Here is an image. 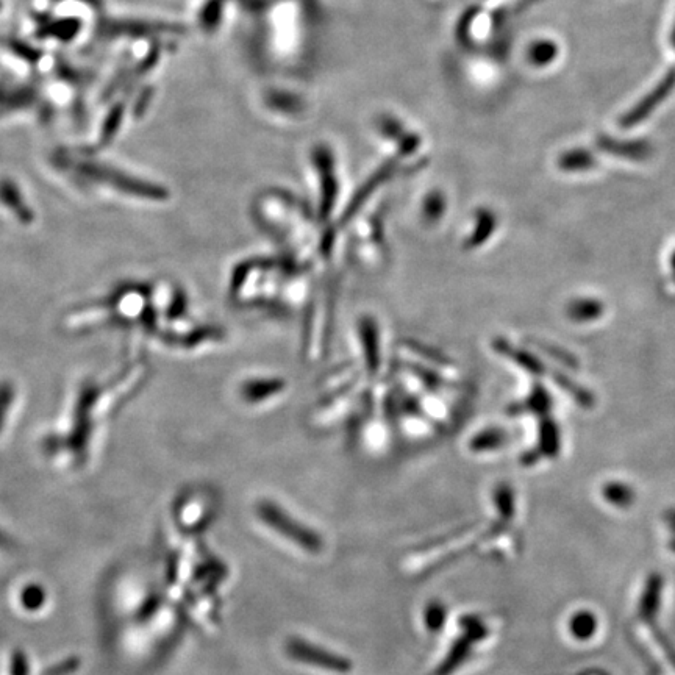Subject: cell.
Instances as JSON below:
<instances>
[{"label": "cell", "instance_id": "cell-1", "mask_svg": "<svg viewBox=\"0 0 675 675\" xmlns=\"http://www.w3.org/2000/svg\"><path fill=\"white\" fill-rule=\"evenodd\" d=\"M258 515L261 516V519H265L275 530H279L280 533L288 536L294 543L305 547L308 552H319V549H321V540H319L315 533H311L310 530L300 527L297 522L283 515V511L274 507V505L261 504L258 507Z\"/></svg>", "mask_w": 675, "mask_h": 675}, {"label": "cell", "instance_id": "cell-2", "mask_svg": "<svg viewBox=\"0 0 675 675\" xmlns=\"http://www.w3.org/2000/svg\"><path fill=\"white\" fill-rule=\"evenodd\" d=\"M675 90V68H672L668 74L665 75V79H661L658 82V85L655 86L654 90L650 91L649 94L641 99L640 104H636L635 107L630 108L624 116H622L619 125L621 129L629 130L636 127V125L641 124V122L646 121L658 107H660L669 96H671L672 91Z\"/></svg>", "mask_w": 675, "mask_h": 675}, {"label": "cell", "instance_id": "cell-3", "mask_svg": "<svg viewBox=\"0 0 675 675\" xmlns=\"http://www.w3.org/2000/svg\"><path fill=\"white\" fill-rule=\"evenodd\" d=\"M288 652L296 660L305 661L308 665H315L318 668L330 669V671L347 672L352 669L349 661L340 655H333L330 652H324L319 647L311 646L305 641H290Z\"/></svg>", "mask_w": 675, "mask_h": 675}, {"label": "cell", "instance_id": "cell-4", "mask_svg": "<svg viewBox=\"0 0 675 675\" xmlns=\"http://www.w3.org/2000/svg\"><path fill=\"white\" fill-rule=\"evenodd\" d=\"M597 146L605 154L627 158V160H646L650 155V146L646 141H621L604 136L597 141Z\"/></svg>", "mask_w": 675, "mask_h": 675}, {"label": "cell", "instance_id": "cell-5", "mask_svg": "<svg viewBox=\"0 0 675 675\" xmlns=\"http://www.w3.org/2000/svg\"><path fill=\"white\" fill-rule=\"evenodd\" d=\"M604 311V302L594 297H577V299H572L566 307V315L577 324L596 321L604 315Z\"/></svg>", "mask_w": 675, "mask_h": 675}, {"label": "cell", "instance_id": "cell-6", "mask_svg": "<svg viewBox=\"0 0 675 675\" xmlns=\"http://www.w3.org/2000/svg\"><path fill=\"white\" fill-rule=\"evenodd\" d=\"M496 349L505 357L510 358V360L515 361L516 365L521 366L525 371L530 372L533 375H543L546 372V366L541 363L535 355L530 354L527 350L518 349V347L511 346L507 341L499 340L496 344Z\"/></svg>", "mask_w": 675, "mask_h": 675}, {"label": "cell", "instance_id": "cell-7", "mask_svg": "<svg viewBox=\"0 0 675 675\" xmlns=\"http://www.w3.org/2000/svg\"><path fill=\"white\" fill-rule=\"evenodd\" d=\"M540 446L538 452L546 457L554 458L560 454L561 432L557 422L549 416H543L540 422Z\"/></svg>", "mask_w": 675, "mask_h": 675}, {"label": "cell", "instance_id": "cell-8", "mask_svg": "<svg viewBox=\"0 0 675 675\" xmlns=\"http://www.w3.org/2000/svg\"><path fill=\"white\" fill-rule=\"evenodd\" d=\"M596 166V158L585 149L569 150L558 158V168L566 172L590 171Z\"/></svg>", "mask_w": 675, "mask_h": 675}, {"label": "cell", "instance_id": "cell-9", "mask_svg": "<svg viewBox=\"0 0 675 675\" xmlns=\"http://www.w3.org/2000/svg\"><path fill=\"white\" fill-rule=\"evenodd\" d=\"M552 408V396L541 383L533 386L532 393L524 402L522 410L532 411L535 415L547 416Z\"/></svg>", "mask_w": 675, "mask_h": 675}, {"label": "cell", "instance_id": "cell-10", "mask_svg": "<svg viewBox=\"0 0 675 675\" xmlns=\"http://www.w3.org/2000/svg\"><path fill=\"white\" fill-rule=\"evenodd\" d=\"M558 57V46L554 41H536L530 46L529 60L538 68L549 66Z\"/></svg>", "mask_w": 675, "mask_h": 675}, {"label": "cell", "instance_id": "cell-11", "mask_svg": "<svg viewBox=\"0 0 675 675\" xmlns=\"http://www.w3.org/2000/svg\"><path fill=\"white\" fill-rule=\"evenodd\" d=\"M552 377H554L555 383L561 386V390H565L569 396L574 397L582 407H593L594 397L590 391L583 390V386H580L579 383L572 382L568 377H565V374H560V372H554Z\"/></svg>", "mask_w": 675, "mask_h": 675}, {"label": "cell", "instance_id": "cell-12", "mask_svg": "<svg viewBox=\"0 0 675 675\" xmlns=\"http://www.w3.org/2000/svg\"><path fill=\"white\" fill-rule=\"evenodd\" d=\"M507 438V433H505L504 430H485V432L475 436L474 440H472L471 447L472 449L477 450V452H486V450H493L497 449V447L504 446Z\"/></svg>", "mask_w": 675, "mask_h": 675}, {"label": "cell", "instance_id": "cell-13", "mask_svg": "<svg viewBox=\"0 0 675 675\" xmlns=\"http://www.w3.org/2000/svg\"><path fill=\"white\" fill-rule=\"evenodd\" d=\"M496 229V218L491 215V211H480L479 219H477V229L469 238L471 246H480L486 240H490L491 233Z\"/></svg>", "mask_w": 675, "mask_h": 675}, {"label": "cell", "instance_id": "cell-14", "mask_svg": "<svg viewBox=\"0 0 675 675\" xmlns=\"http://www.w3.org/2000/svg\"><path fill=\"white\" fill-rule=\"evenodd\" d=\"M604 494L611 504L621 505V507L629 505L633 500V491L630 490V486L624 485V483H608L605 486Z\"/></svg>", "mask_w": 675, "mask_h": 675}, {"label": "cell", "instance_id": "cell-15", "mask_svg": "<svg viewBox=\"0 0 675 675\" xmlns=\"http://www.w3.org/2000/svg\"><path fill=\"white\" fill-rule=\"evenodd\" d=\"M279 390H282V385L279 382H257L249 383L244 393H246L247 399H261V397L277 393Z\"/></svg>", "mask_w": 675, "mask_h": 675}, {"label": "cell", "instance_id": "cell-16", "mask_svg": "<svg viewBox=\"0 0 675 675\" xmlns=\"http://www.w3.org/2000/svg\"><path fill=\"white\" fill-rule=\"evenodd\" d=\"M443 619L444 611L441 610L440 605L430 608L429 615H427V624H429L430 629H440Z\"/></svg>", "mask_w": 675, "mask_h": 675}, {"label": "cell", "instance_id": "cell-17", "mask_svg": "<svg viewBox=\"0 0 675 675\" xmlns=\"http://www.w3.org/2000/svg\"><path fill=\"white\" fill-rule=\"evenodd\" d=\"M671 271H672V274L675 275V250H674V254H672V257H671Z\"/></svg>", "mask_w": 675, "mask_h": 675}, {"label": "cell", "instance_id": "cell-18", "mask_svg": "<svg viewBox=\"0 0 675 675\" xmlns=\"http://www.w3.org/2000/svg\"><path fill=\"white\" fill-rule=\"evenodd\" d=\"M672 44H674V47H675V29H674V33H672Z\"/></svg>", "mask_w": 675, "mask_h": 675}]
</instances>
